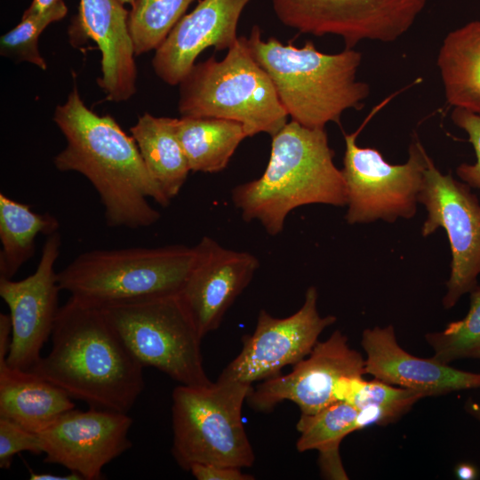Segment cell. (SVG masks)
I'll list each match as a JSON object with an SVG mask.
<instances>
[{
  "instance_id": "cell-21",
  "label": "cell",
  "mask_w": 480,
  "mask_h": 480,
  "mask_svg": "<svg viewBox=\"0 0 480 480\" xmlns=\"http://www.w3.org/2000/svg\"><path fill=\"white\" fill-rule=\"evenodd\" d=\"M437 66L448 103L480 115V21L445 36Z\"/></svg>"
},
{
  "instance_id": "cell-18",
  "label": "cell",
  "mask_w": 480,
  "mask_h": 480,
  "mask_svg": "<svg viewBox=\"0 0 480 480\" xmlns=\"http://www.w3.org/2000/svg\"><path fill=\"white\" fill-rule=\"evenodd\" d=\"M361 345L366 354L365 374L388 384L420 392L426 397L480 388V373L405 351L392 325L365 329Z\"/></svg>"
},
{
  "instance_id": "cell-17",
  "label": "cell",
  "mask_w": 480,
  "mask_h": 480,
  "mask_svg": "<svg viewBox=\"0 0 480 480\" xmlns=\"http://www.w3.org/2000/svg\"><path fill=\"white\" fill-rule=\"evenodd\" d=\"M251 0H201L155 50L152 67L165 84L177 85L209 47L228 50L238 36L240 15Z\"/></svg>"
},
{
  "instance_id": "cell-6",
  "label": "cell",
  "mask_w": 480,
  "mask_h": 480,
  "mask_svg": "<svg viewBox=\"0 0 480 480\" xmlns=\"http://www.w3.org/2000/svg\"><path fill=\"white\" fill-rule=\"evenodd\" d=\"M181 116L220 118L243 124L248 137L273 136L287 123L273 82L240 36L218 60L195 64L180 83Z\"/></svg>"
},
{
  "instance_id": "cell-28",
  "label": "cell",
  "mask_w": 480,
  "mask_h": 480,
  "mask_svg": "<svg viewBox=\"0 0 480 480\" xmlns=\"http://www.w3.org/2000/svg\"><path fill=\"white\" fill-rule=\"evenodd\" d=\"M469 309L466 316L450 323L437 332L425 335L434 351L433 358L449 364L462 358L480 359V286L470 292Z\"/></svg>"
},
{
  "instance_id": "cell-24",
  "label": "cell",
  "mask_w": 480,
  "mask_h": 480,
  "mask_svg": "<svg viewBox=\"0 0 480 480\" xmlns=\"http://www.w3.org/2000/svg\"><path fill=\"white\" fill-rule=\"evenodd\" d=\"M358 410L345 402H335L313 414H301L296 428L300 437L296 448L303 452H319L322 475L329 479H348L340 456L341 441L356 431Z\"/></svg>"
},
{
  "instance_id": "cell-37",
  "label": "cell",
  "mask_w": 480,
  "mask_h": 480,
  "mask_svg": "<svg viewBox=\"0 0 480 480\" xmlns=\"http://www.w3.org/2000/svg\"><path fill=\"white\" fill-rule=\"evenodd\" d=\"M468 412L472 414L476 420H480V405L471 404L468 406Z\"/></svg>"
},
{
  "instance_id": "cell-16",
  "label": "cell",
  "mask_w": 480,
  "mask_h": 480,
  "mask_svg": "<svg viewBox=\"0 0 480 480\" xmlns=\"http://www.w3.org/2000/svg\"><path fill=\"white\" fill-rule=\"evenodd\" d=\"M195 248L196 260L179 297L204 338L220 326L260 262L253 254L227 249L209 236Z\"/></svg>"
},
{
  "instance_id": "cell-33",
  "label": "cell",
  "mask_w": 480,
  "mask_h": 480,
  "mask_svg": "<svg viewBox=\"0 0 480 480\" xmlns=\"http://www.w3.org/2000/svg\"><path fill=\"white\" fill-rule=\"evenodd\" d=\"M12 340V321L9 314H0V365L6 364Z\"/></svg>"
},
{
  "instance_id": "cell-4",
  "label": "cell",
  "mask_w": 480,
  "mask_h": 480,
  "mask_svg": "<svg viewBox=\"0 0 480 480\" xmlns=\"http://www.w3.org/2000/svg\"><path fill=\"white\" fill-rule=\"evenodd\" d=\"M247 43L271 78L288 116L302 126L340 124L343 112L360 109L369 95V85L356 79L360 52L345 48L329 54L318 51L312 41L296 47L276 37L263 40L258 26L252 27Z\"/></svg>"
},
{
  "instance_id": "cell-32",
  "label": "cell",
  "mask_w": 480,
  "mask_h": 480,
  "mask_svg": "<svg viewBox=\"0 0 480 480\" xmlns=\"http://www.w3.org/2000/svg\"><path fill=\"white\" fill-rule=\"evenodd\" d=\"M242 468L210 463H195L189 471L197 480H252L254 476L242 472Z\"/></svg>"
},
{
  "instance_id": "cell-20",
  "label": "cell",
  "mask_w": 480,
  "mask_h": 480,
  "mask_svg": "<svg viewBox=\"0 0 480 480\" xmlns=\"http://www.w3.org/2000/svg\"><path fill=\"white\" fill-rule=\"evenodd\" d=\"M75 409L61 388L28 370L0 365V418L39 434Z\"/></svg>"
},
{
  "instance_id": "cell-2",
  "label": "cell",
  "mask_w": 480,
  "mask_h": 480,
  "mask_svg": "<svg viewBox=\"0 0 480 480\" xmlns=\"http://www.w3.org/2000/svg\"><path fill=\"white\" fill-rule=\"evenodd\" d=\"M52 348L28 370L90 407L127 413L145 383L143 367L102 308L72 297L60 307Z\"/></svg>"
},
{
  "instance_id": "cell-31",
  "label": "cell",
  "mask_w": 480,
  "mask_h": 480,
  "mask_svg": "<svg viewBox=\"0 0 480 480\" xmlns=\"http://www.w3.org/2000/svg\"><path fill=\"white\" fill-rule=\"evenodd\" d=\"M452 120L466 132L476 157L473 164L466 163L460 164L456 170L457 175L468 187L480 189V115L468 109L454 108Z\"/></svg>"
},
{
  "instance_id": "cell-13",
  "label": "cell",
  "mask_w": 480,
  "mask_h": 480,
  "mask_svg": "<svg viewBox=\"0 0 480 480\" xmlns=\"http://www.w3.org/2000/svg\"><path fill=\"white\" fill-rule=\"evenodd\" d=\"M59 231L47 236L33 274L13 281L0 277V296L7 304L12 321V340L6 364L29 370L40 358L44 344L52 335L60 309V290L55 264L60 255Z\"/></svg>"
},
{
  "instance_id": "cell-27",
  "label": "cell",
  "mask_w": 480,
  "mask_h": 480,
  "mask_svg": "<svg viewBox=\"0 0 480 480\" xmlns=\"http://www.w3.org/2000/svg\"><path fill=\"white\" fill-rule=\"evenodd\" d=\"M336 402L348 403L357 410L366 406H377L390 410L403 416L424 394L388 384L378 379L367 381L363 376H345L334 386Z\"/></svg>"
},
{
  "instance_id": "cell-15",
  "label": "cell",
  "mask_w": 480,
  "mask_h": 480,
  "mask_svg": "<svg viewBox=\"0 0 480 480\" xmlns=\"http://www.w3.org/2000/svg\"><path fill=\"white\" fill-rule=\"evenodd\" d=\"M132 424L124 412L93 407L68 411L38 434L44 461L85 480L100 479L104 467L131 448Z\"/></svg>"
},
{
  "instance_id": "cell-1",
  "label": "cell",
  "mask_w": 480,
  "mask_h": 480,
  "mask_svg": "<svg viewBox=\"0 0 480 480\" xmlns=\"http://www.w3.org/2000/svg\"><path fill=\"white\" fill-rule=\"evenodd\" d=\"M53 122L66 146L53 158L60 172L84 175L97 191L108 227L140 228L156 223L160 212L148 202L163 207L169 199L148 172L132 136L111 116L88 108L76 83L66 101L54 110Z\"/></svg>"
},
{
  "instance_id": "cell-38",
  "label": "cell",
  "mask_w": 480,
  "mask_h": 480,
  "mask_svg": "<svg viewBox=\"0 0 480 480\" xmlns=\"http://www.w3.org/2000/svg\"><path fill=\"white\" fill-rule=\"evenodd\" d=\"M123 4H132L134 0H120Z\"/></svg>"
},
{
  "instance_id": "cell-35",
  "label": "cell",
  "mask_w": 480,
  "mask_h": 480,
  "mask_svg": "<svg viewBox=\"0 0 480 480\" xmlns=\"http://www.w3.org/2000/svg\"><path fill=\"white\" fill-rule=\"evenodd\" d=\"M60 0H33L30 6L23 15L37 14L46 12L55 5Z\"/></svg>"
},
{
  "instance_id": "cell-29",
  "label": "cell",
  "mask_w": 480,
  "mask_h": 480,
  "mask_svg": "<svg viewBox=\"0 0 480 480\" xmlns=\"http://www.w3.org/2000/svg\"><path fill=\"white\" fill-rule=\"evenodd\" d=\"M68 12L63 0L44 12L22 15L21 21L0 39V54L17 61H27L45 70L38 40L42 32L52 22L62 20Z\"/></svg>"
},
{
  "instance_id": "cell-9",
  "label": "cell",
  "mask_w": 480,
  "mask_h": 480,
  "mask_svg": "<svg viewBox=\"0 0 480 480\" xmlns=\"http://www.w3.org/2000/svg\"><path fill=\"white\" fill-rule=\"evenodd\" d=\"M357 134L358 131L344 135L341 172L348 196L346 220L356 224L412 218L428 157L424 148L414 141L407 162L391 164L378 149L359 147Z\"/></svg>"
},
{
  "instance_id": "cell-5",
  "label": "cell",
  "mask_w": 480,
  "mask_h": 480,
  "mask_svg": "<svg viewBox=\"0 0 480 480\" xmlns=\"http://www.w3.org/2000/svg\"><path fill=\"white\" fill-rule=\"evenodd\" d=\"M195 260V246L182 244L92 250L58 272V282L70 297L103 308L179 295Z\"/></svg>"
},
{
  "instance_id": "cell-7",
  "label": "cell",
  "mask_w": 480,
  "mask_h": 480,
  "mask_svg": "<svg viewBox=\"0 0 480 480\" xmlns=\"http://www.w3.org/2000/svg\"><path fill=\"white\" fill-rule=\"evenodd\" d=\"M252 386L220 380L179 385L172 392V447L177 463L249 468L255 455L242 421V408Z\"/></svg>"
},
{
  "instance_id": "cell-19",
  "label": "cell",
  "mask_w": 480,
  "mask_h": 480,
  "mask_svg": "<svg viewBox=\"0 0 480 480\" xmlns=\"http://www.w3.org/2000/svg\"><path fill=\"white\" fill-rule=\"evenodd\" d=\"M129 12L120 0H80L75 31L92 39L101 53L97 82L108 100L121 102L136 92L137 69L128 26Z\"/></svg>"
},
{
  "instance_id": "cell-10",
  "label": "cell",
  "mask_w": 480,
  "mask_h": 480,
  "mask_svg": "<svg viewBox=\"0 0 480 480\" xmlns=\"http://www.w3.org/2000/svg\"><path fill=\"white\" fill-rule=\"evenodd\" d=\"M286 27L340 36L347 49L363 40L393 42L405 34L427 0H271Z\"/></svg>"
},
{
  "instance_id": "cell-26",
  "label": "cell",
  "mask_w": 480,
  "mask_h": 480,
  "mask_svg": "<svg viewBox=\"0 0 480 480\" xmlns=\"http://www.w3.org/2000/svg\"><path fill=\"white\" fill-rule=\"evenodd\" d=\"M195 0H134L128 26L135 55L156 50Z\"/></svg>"
},
{
  "instance_id": "cell-36",
  "label": "cell",
  "mask_w": 480,
  "mask_h": 480,
  "mask_svg": "<svg viewBox=\"0 0 480 480\" xmlns=\"http://www.w3.org/2000/svg\"><path fill=\"white\" fill-rule=\"evenodd\" d=\"M456 475L460 479L471 480L476 477V468L469 464H460L456 468Z\"/></svg>"
},
{
  "instance_id": "cell-30",
  "label": "cell",
  "mask_w": 480,
  "mask_h": 480,
  "mask_svg": "<svg viewBox=\"0 0 480 480\" xmlns=\"http://www.w3.org/2000/svg\"><path fill=\"white\" fill-rule=\"evenodd\" d=\"M20 452L43 454L39 435L10 420L0 418V468L9 469L13 457Z\"/></svg>"
},
{
  "instance_id": "cell-23",
  "label": "cell",
  "mask_w": 480,
  "mask_h": 480,
  "mask_svg": "<svg viewBox=\"0 0 480 480\" xmlns=\"http://www.w3.org/2000/svg\"><path fill=\"white\" fill-rule=\"evenodd\" d=\"M175 132L190 171L209 173L224 170L248 137L242 124L211 117L175 118Z\"/></svg>"
},
{
  "instance_id": "cell-11",
  "label": "cell",
  "mask_w": 480,
  "mask_h": 480,
  "mask_svg": "<svg viewBox=\"0 0 480 480\" xmlns=\"http://www.w3.org/2000/svg\"><path fill=\"white\" fill-rule=\"evenodd\" d=\"M428 212L421 233L445 230L452 252L451 275L443 300L452 308L477 286L480 275V203L467 184L443 174L428 156L418 196Z\"/></svg>"
},
{
  "instance_id": "cell-14",
  "label": "cell",
  "mask_w": 480,
  "mask_h": 480,
  "mask_svg": "<svg viewBox=\"0 0 480 480\" xmlns=\"http://www.w3.org/2000/svg\"><path fill=\"white\" fill-rule=\"evenodd\" d=\"M364 374L365 358L350 348L341 332L335 331L326 340L317 341L291 372L252 388L247 401L252 408L267 412L288 400L299 406L301 414H313L336 402L333 388L340 378Z\"/></svg>"
},
{
  "instance_id": "cell-3",
  "label": "cell",
  "mask_w": 480,
  "mask_h": 480,
  "mask_svg": "<svg viewBox=\"0 0 480 480\" xmlns=\"http://www.w3.org/2000/svg\"><path fill=\"white\" fill-rule=\"evenodd\" d=\"M272 137L263 174L231 192L245 221L258 220L271 236L280 234L287 215L302 205H347L346 184L333 162L325 128L291 120Z\"/></svg>"
},
{
  "instance_id": "cell-34",
  "label": "cell",
  "mask_w": 480,
  "mask_h": 480,
  "mask_svg": "<svg viewBox=\"0 0 480 480\" xmlns=\"http://www.w3.org/2000/svg\"><path fill=\"white\" fill-rule=\"evenodd\" d=\"M29 478L31 480H81L83 479L78 474L70 472L68 475H55L50 473H36L29 471Z\"/></svg>"
},
{
  "instance_id": "cell-22",
  "label": "cell",
  "mask_w": 480,
  "mask_h": 480,
  "mask_svg": "<svg viewBox=\"0 0 480 480\" xmlns=\"http://www.w3.org/2000/svg\"><path fill=\"white\" fill-rule=\"evenodd\" d=\"M130 132L151 176L172 200L191 172L175 132V118L144 113Z\"/></svg>"
},
{
  "instance_id": "cell-8",
  "label": "cell",
  "mask_w": 480,
  "mask_h": 480,
  "mask_svg": "<svg viewBox=\"0 0 480 480\" xmlns=\"http://www.w3.org/2000/svg\"><path fill=\"white\" fill-rule=\"evenodd\" d=\"M107 318L142 367H154L180 385H209L200 336L179 295L108 305Z\"/></svg>"
},
{
  "instance_id": "cell-25",
  "label": "cell",
  "mask_w": 480,
  "mask_h": 480,
  "mask_svg": "<svg viewBox=\"0 0 480 480\" xmlns=\"http://www.w3.org/2000/svg\"><path fill=\"white\" fill-rule=\"evenodd\" d=\"M51 213H37L30 205L0 194V277L12 278L35 254L36 237L59 230Z\"/></svg>"
},
{
  "instance_id": "cell-12",
  "label": "cell",
  "mask_w": 480,
  "mask_h": 480,
  "mask_svg": "<svg viewBox=\"0 0 480 480\" xmlns=\"http://www.w3.org/2000/svg\"><path fill=\"white\" fill-rule=\"evenodd\" d=\"M335 321L333 316L319 315L314 286L308 288L301 308L290 316L277 318L261 309L254 332L242 338V350L218 380L252 385L278 376L284 366L307 357L322 332Z\"/></svg>"
}]
</instances>
